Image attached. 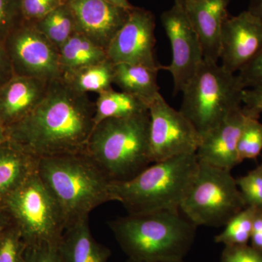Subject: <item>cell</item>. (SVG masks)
I'll list each match as a JSON object with an SVG mask.
<instances>
[{
    "instance_id": "cell-22",
    "label": "cell",
    "mask_w": 262,
    "mask_h": 262,
    "mask_svg": "<svg viewBox=\"0 0 262 262\" xmlns=\"http://www.w3.org/2000/svg\"><path fill=\"white\" fill-rule=\"evenodd\" d=\"M107 59L106 50L77 32L58 50L62 75L66 72L96 64Z\"/></svg>"
},
{
    "instance_id": "cell-38",
    "label": "cell",
    "mask_w": 262,
    "mask_h": 262,
    "mask_svg": "<svg viewBox=\"0 0 262 262\" xmlns=\"http://www.w3.org/2000/svg\"><path fill=\"white\" fill-rule=\"evenodd\" d=\"M108 3L117 5V6L122 7V8H126V9H131L134 8V5L131 4L129 0H105Z\"/></svg>"
},
{
    "instance_id": "cell-40",
    "label": "cell",
    "mask_w": 262,
    "mask_h": 262,
    "mask_svg": "<svg viewBox=\"0 0 262 262\" xmlns=\"http://www.w3.org/2000/svg\"><path fill=\"white\" fill-rule=\"evenodd\" d=\"M7 141L6 133L5 128L1 123H0V144Z\"/></svg>"
},
{
    "instance_id": "cell-29",
    "label": "cell",
    "mask_w": 262,
    "mask_h": 262,
    "mask_svg": "<svg viewBox=\"0 0 262 262\" xmlns=\"http://www.w3.org/2000/svg\"><path fill=\"white\" fill-rule=\"evenodd\" d=\"M20 0H0V45L23 22Z\"/></svg>"
},
{
    "instance_id": "cell-35",
    "label": "cell",
    "mask_w": 262,
    "mask_h": 262,
    "mask_svg": "<svg viewBox=\"0 0 262 262\" xmlns=\"http://www.w3.org/2000/svg\"><path fill=\"white\" fill-rule=\"evenodd\" d=\"M14 76L11 62L3 45H0V86Z\"/></svg>"
},
{
    "instance_id": "cell-7",
    "label": "cell",
    "mask_w": 262,
    "mask_h": 262,
    "mask_svg": "<svg viewBox=\"0 0 262 262\" xmlns=\"http://www.w3.org/2000/svg\"><path fill=\"white\" fill-rule=\"evenodd\" d=\"M246 207L231 170L199 161L198 173L180 211L196 227H220Z\"/></svg>"
},
{
    "instance_id": "cell-5",
    "label": "cell",
    "mask_w": 262,
    "mask_h": 262,
    "mask_svg": "<svg viewBox=\"0 0 262 262\" xmlns=\"http://www.w3.org/2000/svg\"><path fill=\"white\" fill-rule=\"evenodd\" d=\"M86 154L111 182H125L149 166V114L108 119L97 124Z\"/></svg>"
},
{
    "instance_id": "cell-12",
    "label": "cell",
    "mask_w": 262,
    "mask_h": 262,
    "mask_svg": "<svg viewBox=\"0 0 262 262\" xmlns=\"http://www.w3.org/2000/svg\"><path fill=\"white\" fill-rule=\"evenodd\" d=\"M155 15L149 10L134 6L128 18L106 50L115 64L130 63L161 70L155 55Z\"/></svg>"
},
{
    "instance_id": "cell-28",
    "label": "cell",
    "mask_w": 262,
    "mask_h": 262,
    "mask_svg": "<svg viewBox=\"0 0 262 262\" xmlns=\"http://www.w3.org/2000/svg\"><path fill=\"white\" fill-rule=\"evenodd\" d=\"M27 244L18 229L5 230L0 235V262H25Z\"/></svg>"
},
{
    "instance_id": "cell-11",
    "label": "cell",
    "mask_w": 262,
    "mask_h": 262,
    "mask_svg": "<svg viewBox=\"0 0 262 262\" xmlns=\"http://www.w3.org/2000/svg\"><path fill=\"white\" fill-rule=\"evenodd\" d=\"M160 20L172 49L171 63L162 70L171 74L174 94H177L184 91L204 60L203 49L182 4L174 3L162 13Z\"/></svg>"
},
{
    "instance_id": "cell-1",
    "label": "cell",
    "mask_w": 262,
    "mask_h": 262,
    "mask_svg": "<svg viewBox=\"0 0 262 262\" xmlns=\"http://www.w3.org/2000/svg\"><path fill=\"white\" fill-rule=\"evenodd\" d=\"M95 102L63 78L50 82L42 101L5 129L7 140L35 159L86 152L95 127Z\"/></svg>"
},
{
    "instance_id": "cell-6",
    "label": "cell",
    "mask_w": 262,
    "mask_h": 262,
    "mask_svg": "<svg viewBox=\"0 0 262 262\" xmlns=\"http://www.w3.org/2000/svg\"><path fill=\"white\" fill-rule=\"evenodd\" d=\"M245 89L237 74L226 70L218 62L204 59L182 91L180 111L202 138L242 106Z\"/></svg>"
},
{
    "instance_id": "cell-4",
    "label": "cell",
    "mask_w": 262,
    "mask_h": 262,
    "mask_svg": "<svg viewBox=\"0 0 262 262\" xmlns=\"http://www.w3.org/2000/svg\"><path fill=\"white\" fill-rule=\"evenodd\" d=\"M198 168L196 153L179 155L151 163L129 180L112 182L110 191L128 213L180 211Z\"/></svg>"
},
{
    "instance_id": "cell-43",
    "label": "cell",
    "mask_w": 262,
    "mask_h": 262,
    "mask_svg": "<svg viewBox=\"0 0 262 262\" xmlns=\"http://www.w3.org/2000/svg\"><path fill=\"white\" fill-rule=\"evenodd\" d=\"M65 1H67V0H65Z\"/></svg>"
},
{
    "instance_id": "cell-15",
    "label": "cell",
    "mask_w": 262,
    "mask_h": 262,
    "mask_svg": "<svg viewBox=\"0 0 262 262\" xmlns=\"http://www.w3.org/2000/svg\"><path fill=\"white\" fill-rule=\"evenodd\" d=\"M248 114L249 108L246 106L236 108L218 126L203 136L196 151L198 160L229 170L241 163L237 146Z\"/></svg>"
},
{
    "instance_id": "cell-3",
    "label": "cell",
    "mask_w": 262,
    "mask_h": 262,
    "mask_svg": "<svg viewBox=\"0 0 262 262\" xmlns=\"http://www.w3.org/2000/svg\"><path fill=\"white\" fill-rule=\"evenodd\" d=\"M37 172L59 205L67 227L114 201L111 180L85 152L38 159Z\"/></svg>"
},
{
    "instance_id": "cell-37",
    "label": "cell",
    "mask_w": 262,
    "mask_h": 262,
    "mask_svg": "<svg viewBox=\"0 0 262 262\" xmlns=\"http://www.w3.org/2000/svg\"><path fill=\"white\" fill-rule=\"evenodd\" d=\"M248 10L262 19V0H250Z\"/></svg>"
},
{
    "instance_id": "cell-21",
    "label": "cell",
    "mask_w": 262,
    "mask_h": 262,
    "mask_svg": "<svg viewBox=\"0 0 262 262\" xmlns=\"http://www.w3.org/2000/svg\"><path fill=\"white\" fill-rule=\"evenodd\" d=\"M149 112V105L134 95L113 89L98 94L95 102V126L108 119L127 118Z\"/></svg>"
},
{
    "instance_id": "cell-26",
    "label": "cell",
    "mask_w": 262,
    "mask_h": 262,
    "mask_svg": "<svg viewBox=\"0 0 262 262\" xmlns=\"http://www.w3.org/2000/svg\"><path fill=\"white\" fill-rule=\"evenodd\" d=\"M259 115L258 112L249 108L237 146L241 163L245 160L255 159L262 151V122L258 120Z\"/></svg>"
},
{
    "instance_id": "cell-44",
    "label": "cell",
    "mask_w": 262,
    "mask_h": 262,
    "mask_svg": "<svg viewBox=\"0 0 262 262\" xmlns=\"http://www.w3.org/2000/svg\"><path fill=\"white\" fill-rule=\"evenodd\" d=\"M261 167H262V165H261Z\"/></svg>"
},
{
    "instance_id": "cell-8",
    "label": "cell",
    "mask_w": 262,
    "mask_h": 262,
    "mask_svg": "<svg viewBox=\"0 0 262 262\" xmlns=\"http://www.w3.org/2000/svg\"><path fill=\"white\" fill-rule=\"evenodd\" d=\"M3 206L16 223L27 246L59 242L67 227L64 215L38 174L37 168Z\"/></svg>"
},
{
    "instance_id": "cell-42",
    "label": "cell",
    "mask_w": 262,
    "mask_h": 262,
    "mask_svg": "<svg viewBox=\"0 0 262 262\" xmlns=\"http://www.w3.org/2000/svg\"><path fill=\"white\" fill-rule=\"evenodd\" d=\"M127 262H136V261H131V260L128 259V260H127ZM173 262H184V261H173Z\"/></svg>"
},
{
    "instance_id": "cell-20",
    "label": "cell",
    "mask_w": 262,
    "mask_h": 262,
    "mask_svg": "<svg viewBox=\"0 0 262 262\" xmlns=\"http://www.w3.org/2000/svg\"><path fill=\"white\" fill-rule=\"evenodd\" d=\"M159 71L144 66L118 63L115 67L114 84L122 91L141 98L149 106L160 94L158 84Z\"/></svg>"
},
{
    "instance_id": "cell-2",
    "label": "cell",
    "mask_w": 262,
    "mask_h": 262,
    "mask_svg": "<svg viewBox=\"0 0 262 262\" xmlns=\"http://www.w3.org/2000/svg\"><path fill=\"white\" fill-rule=\"evenodd\" d=\"M108 225L128 259L136 262L183 261L196 229L180 211L169 210L128 213Z\"/></svg>"
},
{
    "instance_id": "cell-39",
    "label": "cell",
    "mask_w": 262,
    "mask_h": 262,
    "mask_svg": "<svg viewBox=\"0 0 262 262\" xmlns=\"http://www.w3.org/2000/svg\"><path fill=\"white\" fill-rule=\"evenodd\" d=\"M8 220L5 217L0 215V235L6 230L7 225H8Z\"/></svg>"
},
{
    "instance_id": "cell-41",
    "label": "cell",
    "mask_w": 262,
    "mask_h": 262,
    "mask_svg": "<svg viewBox=\"0 0 262 262\" xmlns=\"http://www.w3.org/2000/svg\"><path fill=\"white\" fill-rule=\"evenodd\" d=\"M187 0H174V3H180V4H183V3H185Z\"/></svg>"
},
{
    "instance_id": "cell-10",
    "label": "cell",
    "mask_w": 262,
    "mask_h": 262,
    "mask_svg": "<svg viewBox=\"0 0 262 262\" xmlns=\"http://www.w3.org/2000/svg\"><path fill=\"white\" fill-rule=\"evenodd\" d=\"M15 76L51 82L62 77L58 49L34 24L22 22L3 44Z\"/></svg>"
},
{
    "instance_id": "cell-33",
    "label": "cell",
    "mask_w": 262,
    "mask_h": 262,
    "mask_svg": "<svg viewBox=\"0 0 262 262\" xmlns=\"http://www.w3.org/2000/svg\"><path fill=\"white\" fill-rule=\"evenodd\" d=\"M237 75L245 89L262 90V52L239 71Z\"/></svg>"
},
{
    "instance_id": "cell-36",
    "label": "cell",
    "mask_w": 262,
    "mask_h": 262,
    "mask_svg": "<svg viewBox=\"0 0 262 262\" xmlns=\"http://www.w3.org/2000/svg\"><path fill=\"white\" fill-rule=\"evenodd\" d=\"M251 246L262 251V211H257L253 220L251 232Z\"/></svg>"
},
{
    "instance_id": "cell-18",
    "label": "cell",
    "mask_w": 262,
    "mask_h": 262,
    "mask_svg": "<svg viewBox=\"0 0 262 262\" xmlns=\"http://www.w3.org/2000/svg\"><path fill=\"white\" fill-rule=\"evenodd\" d=\"M62 262H108L110 248L95 239L89 219L77 221L66 227L58 243Z\"/></svg>"
},
{
    "instance_id": "cell-16",
    "label": "cell",
    "mask_w": 262,
    "mask_h": 262,
    "mask_svg": "<svg viewBox=\"0 0 262 262\" xmlns=\"http://www.w3.org/2000/svg\"><path fill=\"white\" fill-rule=\"evenodd\" d=\"M231 0H187L182 4L198 34L207 61L220 60L221 34Z\"/></svg>"
},
{
    "instance_id": "cell-13",
    "label": "cell",
    "mask_w": 262,
    "mask_h": 262,
    "mask_svg": "<svg viewBox=\"0 0 262 262\" xmlns=\"http://www.w3.org/2000/svg\"><path fill=\"white\" fill-rule=\"evenodd\" d=\"M262 52V19L248 10L228 17L222 27L220 59L236 74Z\"/></svg>"
},
{
    "instance_id": "cell-30",
    "label": "cell",
    "mask_w": 262,
    "mask_h": 262,
    "mask_svg": "<svg viewBox=\"0 0 262 262\" xmlns=\"http://www.w3.org/2000/svg\"><path fill=\"white\" fill-rule=\"evenodd\" d=\"M65 3V0H20L22 18L24 21L37 23Z\"/></svg>"
},
{
    "instance_id": "cell-19",
    "label": "cell",
    "mask_w": 262,
    "mask_h": 262,
    "mask_svg": "<svg viewBox=\"0 0 262 262\" xmlns=\"http://www.w3.org/2000/svg\"><path fill=\"white\" fill-rule=\"evenodd\" d=\"M37 168V160L15 147L7 140L0 144V203Z\"/></svg>"
},
{
    "instance_id": "cell-25",
    "label": "cell",
    "mask_w": 262,
    "mask_h": 262,
    "mask_svg": "<svg viewBox=\"0 0 262 262\" xmlns=\"http://www.w3.org/2000/svg\"><path fill=\"white\" fill-rule=\"evenodd\" d=\"M257 211L253 207L246 206L227 222L223 231L215 236V242L225 246L248 244Z\"/></svg>"
},
{
    "instance_id": "cell-34",
    "label": "cell",
    "mask_w": 262,
    "mask_h": 262,
    "mask_svg": "<svg viewBox=\"0 0 262 262\" xmlns=\"http://www.w3.org/2000/svg\"><path fill=\"white\" fill-rule=\"evenodd\" d=\"M243 103L248 108L262 113V90L245 89Z\"/></svg>"
},
{
    "instance_id": "cell-27",
    "label": "cell",
    "mask_w": 262,
    "mask_h": 262,
    "mask_svg": "<svg viewBox=\"0 0 262 262\" xmlns=\"http://www.w3.org/2000/svg\"><path fill=\"white\" fill-rule=\"evenodd\" d=\"M236 182L246 206L262 211L261 165L236 179Z\"/></svg>"
},
{
    "instance_id": "cell-9",
    "label": "cell",
    "mask_w": 262,
    "mask_h": 262,
    "mask_svg": "<svg viewBox=\"0 0 262 262\" xmlns=\"http://www.w3.org/2000/svg\"><path fill=\"white\" fill-rule=\"evenodd\" d=\"M150 155L153 163L194 154L202 138L180 111L174 110L160 94L149 105Z\"/></svg>"
},
{
    "instance_id": "cell-31",
    "label": "cell",
    "mask_w": 262,
    "mask_h": 262,
    "mask_svg": "<svg viewBox=\"0 0 262 262\" xmlns=\"http://www.w3.org/2000/svg\"><path fill=\"white\" fill-rule=\"evenodd\" d=\"M58 243H40L27 246L25 262H62Z\"/></svg>"
},
{
    "instance_id": "cell-32",
    "label": "cell",
    "mask_w": 262,
    "mask_h": 262,
    "mask_svg": "<svg viewBox=\"0 0 262 262\" xmlns=\"http://www.w3.org/2000/svg\"><path fill=\"white\" fill-rule=\"evenodd\" d=\"M221 262H262V251L248 244L227 246Z\"/></svg>"
},
{
    "instance_id": "cell-24",
    "label": "cell",
    "mask_w": 262,
    "mask_h": 262,
    "mask_svg": "<svg viewBox=\"0 0 262 262\" xmlns=\"http://www.w3.org/2000/svg\"><path fill=\"white\" fill-rule=\"evenodd\" d=\"M34 24L58 50L76 32L75 19L67 3Z\"/></svg>"
},
{
    "instance_id": "cell-14",
    "label": "cell",
    "mask_w": 262,
    "mask_h": 262,
    "mask_svg": "<svg viewBox=\"0 0 262 262\" xmlns=\"http://www.w3.org/2000/svg\"><path fill=\"white\" fill-rule=\"evenodd\" d=\"M66 3L75 19L76 32L106 51L132 9L105 0H67Z\"/></svg>"
},
{
    "instance_id": "cell-23",
    "label": "cell",
    "mask_w": 262,
    "mask_h": 262,
    "mask_svg": "<svg viewBox=\"0 0 262 262\" xmlns=\"http://www.w3.org/2000/svg\"><path fill=\"white\" fill-rule=\"evenodd\" d=\"M115 67V63L108 58L96 64L66 72L62 75V78L78 92L99 94L113 89Z\"/></svg>"
},
{
    "instance_id": "cell-17",
    "label": "cell",
    "mask_w": 262,
    "mask_h": 262,
    "mask_svg": "<svg viewBox=\"0 0 262 262\" xmlns=\"http://www.w3.org/2000/svg\"><path fill=\"white\" fill-rule=\"evenodd\" d=\"M50 82L13 76L0 86V123L5 128L25 118L42 101Z\"/></svg>"
}]
</instances>
